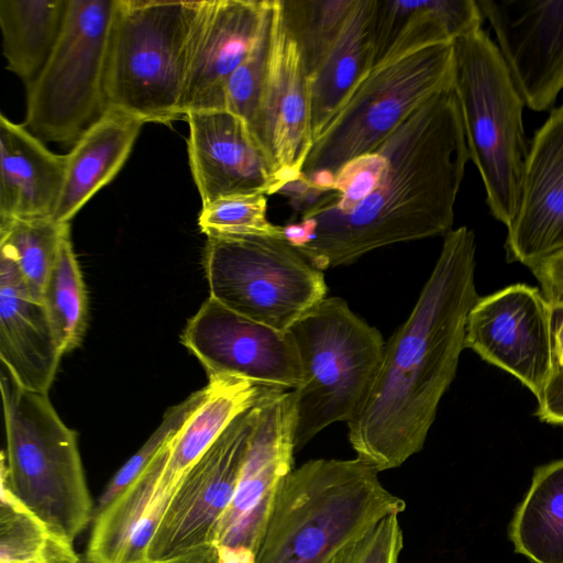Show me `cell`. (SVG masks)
<instances>
[{
    "instance_id": "obj_1",
    "label": "cell",
    "mask_w": 563,
    "mask_h": 563,
    "mask_svg": "<svg viewBox=\"0 0 563 563\" xmlns=\"http://www.w3.org/2000/svg\"><path fill=\"white\" fill-rule=\"evenodd\" d=\"M380 147L388 164L363 200L346 211L308 209L284 227L285 239L322 272L452 230L470 159L453 86L417 109Z\"/></svg>"
},
{
    "instance_id": "obj_2",
    "label": "cell",
    "mask_w": 563,
    "mask_h": 563,
    "mask_svg": "<svg viewBox=\"0 0 563 563\" xmlns=\"http://www.w3.org/2000/svg\"><path fill=\"white\" fill-rule=\"evenodd\" d=\"M475 235L452 229L407 320L385 344L361 409L347 422L356 457L378 473L420 452L465 349L475 287Z\"/></svg>"
},
{
    "instance_id": "obj_3",
    "label": "cell",
    "mask_w": 563,
    "mask_h": 563,
    "mask_svg": "<svg viewBox=\"0 0 563 563\" xmlns=\"http://www.w3.org/2000/svg\"><path fill=\"white\" fill-rule=\"evenodd\" d=\"M405 508L380 483L378 472L358 457L307 461L283 483L256 563H329Z\"/></svg>"
},
{
    "instance_id": "obj_4",
    "label": "cell",
    "mask_w": 563,
    "mask_h": 563,
    "mask_svg": "<svg viewBox=\"0 0 563 563\" xmlns=\"http://www.w3.org/2000/svg\"><path fill=\"white\" fill-rule=\"evenodd\" d=\"M208 0H118L107 69L109 108L145 123L186 119L184 99Z\"/></svg>"
},
{
    "instance_id": "obj_5",
    "label": "cell",
    "mask_w": 563,
    "mask_h": 563,
    "mask_svg": "<svg viewBox=\"0 0 563 563\" xmlns=\"http://www.w3.org/2000/svg\"><path fill=\"white\" fill-rule=\"evenodd\" d=\"M7 449L0 483L58 534L74 541L93 519L77 433L57 415L48 394L19 386L2 367Z\"/></svg>"
},
{
    "instance_id": "obj_6",
    "label": "cell",
    "mask_w": 563,
    "mask_h": 563,
    "mask_svg": "<svg viewBox=\"0 0 563 563\" xmlns=\"http://www.w3.org/2000/svg\"><path fill=\"white\" fill-rule=\"evenodd\" d=\"M452 86L470 159L477 167L492 216L507 228L520 202L529 151L525 101L498 48L483 29L453 42Z\"/></svg>"
},
{
    "instance_id": "obj_7",
    "label": "cell",
    "mask_w": 563,
    "mask_h": 563,
    "mask_svg": "<svg viewBox=\"0 0 563 563\" xmlns=\"http://www.w3.org/2000/svg\"><path fill=\"white\" fill-rule=\"evenodd\" d=\"M453 43L387 56L374 65L318 139L302 176L325 191L349 162L374 152L453 81Z\"/></svg>"
},
{
    "instance_id": "obj_8",
    "label": "cell",
    "mask_w": 563,
    "mask_h": 563,
    "mask_svg": "<svg viewBox=\"0 0 563 563\" xmlns=\"http://www.w3.org/2000/svg\"><path fill=\"white\" fill-rule=\"evenodd\" d=\"M300 358L295 451L327 427L352 420L379 368L386 342L340 297H327L289 329Z\"/></svg>"
},
{
    "instance_id": "obj_9",
    "label": "cell",
    "mask_w": 563,
    "mask_h": 563,
    "mask_svg": "<svg viewBox=\"0 0 563 563\" xmlns=\"http://www.w3.org/2000/svg\"><path fill=\"white\" fill-rule=\"evenodd\" d=\"M118 0H68L59 40L26 85L24 126L44 142L74 146L109 109L107 69Z\"/></svg>"
},
{
    "instance_id": "obj_10",
    "label": "cell",
    "mask_w": 563,
    "mask_h": 563,
    "mask_svg": "<svg viewBox=\"0 0 563 563\" xmlns=\"http://www.w3.org/2000/svg\"><path fill=\"white\" fill-rule=\"evenodd\" d=\"M203 267L210 298L282 332L327 298L323 272L285 238H207Z\"/></svg>"
},
{
    "instance_id": "obj_11",
    "label": "cell",
    "mask_w": 563,
    "mask_h": 563,
    "mask_svg": "<svg viewBox=\"0 0 563 563\" xmlns=\"http://www.w3.org/2000/svg\"><path fill=\"white\" fill-rule=\"evenodd\" d=\"M296 418L294 390L260 404L234 497L214 544L218 563H256L279 490L294 470Z\"/></svg>"
},
{
    "instance_id": "obj_12",
    "label": "cell",
    "mask_w": 563,
    "mask_h": 563,
    "mask_svg": "<svg viewBox=\"0 0 563 563\" xmlns=\"http://www.w3.org/2000/svg\"><path fill=\"white\" fill-rule=\"evenodd\" d=\"M261 402L238 416L186 472L150 543L148 561L214 547L234 497Z\"/></svg>"
},
{
    "instance_id": "obj_13",
    "label": "cell",
    "mask_w": 563,
    "mask_h": 563,
    "mask_svg": "<svg viewBox=\"0 0 563 563\" xmlns=\"http://www.w3.org/2000/svg\"><path fill=\"white\" fill-rule=\"evenodd\" d=\"M180 340L209 379L235 376L284 390L301 385V363L289 331L245 318L210 297L188 320Z\"/></svg>"
},
{
    "instance_id": "obj_14",
    "label": "cell",
    "mask_w": 563,
    "mask_h": 563,
    "mask_svg": "<svg viewBox=\"0 0 563 563\" xmlns=\"http://www.w3.org/2000/svg\"><path fill=\"white\" fill-rule=\"evenodd\" d=\"M465 347L515 376L538 400L552 367V306L526 284L479 297L467 317Z\"/></svg>"
},
{
    "instance_id": "obj_15",
    "label": "cell",
    "mask_w": 563,
    "mask_h": 563,
    "mask_svg": "<svg viewBox=\"0 0 563 563\" xmlns=\"http://www.w3.org/2000/svg\"><path fill=\"white\" fill-rule=\"evenodd\" d=\"M251 131L273 163L280 189L302 176L313 145L309 79L280 0H273L268 63Z\"/></svg>"
},
{
    "instance_id": "obj_16",
    "label": "cell",
    "mask_w": 563,
    "mask_h": 563,
    "mask_svg": "<svg viewBox=\"0 0 563 563\" xmlns=\"http://www.w3.org/2000/svg\"><path fill=\"white\" fill-rule=\"evenodd\" d=\"M525 101L553 107L563 90V0H476Z\"/></svg>"
},
{
    "instance_id": "obj_17",
    "label": "cell",
    "mask_w": 563,
    "mask_h": 563,
    "mask_svg": "<svg viewBox=\"0 0 563 563\" xmlns=\"http://www.w3.org/2000/svg\"><path fill=\"white\" fill-rule=\"evenodd\" d=\"M188 156L202 206L220 198L278 194L273 163L247 123L225 109L191 111Z\"/></svg>"
},
{
    "instance_id": "obj_18",
    "label": "cell",
    "mask_w": 563,
    "mask_h": 563,
    "mask_svg": "<svg viewBox=\"0 0 563 563\" xmlns=\"http://www.w3.org/2000/svg\"><path fill=\"white\" fill-rule=\"evenodd\" d=\"M509 262L527 267L563 249V103L536 131L517 216L507 228Z\"/></svg>"
},
{
    "instance_id": "obj_19",
    "label": "cell",
    "mask_w": 563,
    "mask_h": 563,
    "mask_svg": "<svg viewBox=\"0 0 563 563\" xmlns=\"http://www.w3.org/2000/svg\"><path fill=\"white\" fill-rule=\"evenodd\" d=\"M271 0H208L184 99L191 111L224 109L225 88L262 32Z\"/></svg>"
},
{
    "instance_id": "obj_20",
    "label": "cell",
    "mask_w": 563,
    "mask_h": 563,
    "mask_svg": "<svg viewBox=\"0 0 563 563\" xmlns=\"http://www.w3.org/2000/svg\"><path fill=\"white\" fill-rule=\"evenodd\" d=\"M64 352L44 302L35 298L15 261L0 249V358L22 388L48 394Z\"/></svg>"
},
{
    "instance_id": "obj_21",
    "label": "cell",
    "mask_w": 563,
    "mask_h": 563,
    "mask_svg": "<svg viewBox=\"0 0 563 563\" xmlns=\"http://www.w3.org/2000/svg\"><path fill=\"white\" fill-rule=\"evenodd\" d=\"M169 444L132 484L93 517L86 563L150 562V543L176 489L161 485Z\"/></svg>"
},
{
    "instance_id": "obj_22",
    "label": "cell",
    "mask_w": 563,
    "mask_h": 563,
    "mask_svg": "<svg viewBox=\"0 0 563 563\" xmlns=\"http://www.w3.org/2000/svg\"><path fill=\"white\" fill-rule=\"evenodd\" d=\"M67 155L51 152L23 124L0 115V220L52 219Z\"/></svg>"
},
{
    "instance_id": "obj_23",
    "label": "cell",
    "mask_w": 563,
    "mask_h": 563,
    "mask_svg": "<svg viewBox=\"0 0 563 563\" xmlns=\"http://www.w3.org/2000/svg\"><path fill=\"white\" fill-rule=\"evenodd\" d=\"M144 123L128 112L109 108L81 135L67 154L66 177L54 222L70 223L78 211L117 176Z\"/></svg>"
},
{
    "instance_id": "obj_24",
    "label": "cell",
    "mask_w": 563,
    "mask_h": 563,
    "mask_svg": "<svg viewBox=\"0 0 563 563\" xmlns=\"http://www.w3.org/2000/svg\"><path fill=\"white\" fill-rule=\"evenodd\" d=\"M375 0H355L339 36L308 78L313 142L374 66Z\"/></svg>"
},
{
    "instance_id": "obj_25",
    "label": "cell",
    "mask_w": 563,
    "mask_h": 563,
    "mask_svg": "<svg viewBox=\"0 0 563 563\" xmlns=\"http://www.w3.org/2000/svg\"><path fill=\"white\" fill-rule=\"evenodd\" d=\"M209 393L169 444L161 485L176 488L186 472L241 413L284 389L235 376L209 379Z\"/></svg>"
},
{
    "instance_id": "obj_26",
    "label": "cell",
    "mask_w": 563,
    "mask_h": 563,
    "mask_svg": "<svg viewBox=\"0 0 563 563\" xmlns=\"http://www.w3.org/2000/svg\"><path fill=\"white\" fill-rule=\"evenodd\" d=\"M509 539L532 563H563V459L534 470L509 525Z\"/></svg>"
},
{
    "instance_id": "obj_27",
    "label": "cell",
    "mask_w": 563,
    "mask_h": 563,
    "mask_svg": "<svg viewBox=\"0 0 563 563\" xmlns=\"http://www.w3.org/2000/svg\"><path fill=\"white\" fill-rule=\"evenodd\" d=\"M68 0H0V26L8 68L32 82L62 34Z\"/></svg>"
},
{
    "instance_id": "obj_28",
    "label": "cell",
    "mask_w": 563,
    "mask_h": 563,
    "mask_svg": "<svg viewBox=\"0 0 563 563\" xmlns=\"http://www.w3.org/2000/svg\"><path fill=\"white\" fill-rule=\"evenodd\" d=\"M0 563H79L73 541L52 530L0 483Z\"/></svg>"
},
{
    "instance_id": "obj_29",
    "label": "cell",
    "mask_w": 563,
    "mask_h": 563,
    "mask_svg": "<svg viewBox=\"0 0 563 563\" xmlns=\"http://www.w3.org/2000/svg\"><path fill=\"white\" fill-rule=\"evenodd\" d=\"M43 302L65 353L76 349L87 329L88 303L81 271L75 255L70 225L65 230Z\"/></svg>"
},
{
    "instance_id": "obj_30",
    "label": "cell",
    "mask_w": 563,
    "mask_h": 563,
    "mask_svg": "<svg viewBox=\"0 0 563 563\" xmlns=\"http://www.w3.org/2000/svg\"><path fill=\"white\" fill-rule=\"evenodd\" d=\"M69 225L52 219L0 220V249L13 257L32 295L42 301L62 236Z\"/></svg>"
},
{
    "instance_id": "obj_31",
    "label": "cell",
    "mask_w": 563,
    "mask_h": 563,
    "mask_svg": "<svg viewBox=\"0 0 563 563\" xmlns=\"http://www.w3.org/2000/svg\"><path fill=\"white\" fill-rule=\"evenodd\" d=\"M285 26L296 41L308 78L342 31L355 0H280Z\"/></svg>"
},
{
    "instance_id": "obj_32",
    "label": "cell",
    "mask_w": 563,
    "mask_h": 563,
    "mask_svg": "<svg viewBox=\"0 0 563 563\" xmlns=\"http://www.w3.org/2000/svg\"><path fill=\"white\" fill-rule=\"evenodd\" d=\"M265 194L220 198L201 207L198 225L210 236L266 235L285 238L284 228L268 221Z\"/></svg>"
},
{
    "instance_id": "obj_33",
    "label": "cell",
    "mask_w": 563,
    "mask_h": 563,
    "mask_svg": "<svg viewBox=\"0 0 563 563\" xmlns=\"http://www.w3.org/2000/svg\"><path fill=\"white\" fill-rule=\"evenodd\" d=\"M208 393L209 385L192 393L185 400L166 410L156 430L108 483L95 507L93 517L102 511L148 467L157 455L173 441L188 418L206 399Z\"/></svg>"
},
{
    "instance_id": "obj_34",
    "label": "cell",
    "mask_w": 563,
    "mask_h": 563,
    "mask_svg": "<svg viewBox=\"0 0 563 563\" xmlns=\"http://www.w3.org/2000/svg\"><path fill=\"white\" fill-rule=\"evenodd\" d=\"M273 0L255 45L232 74L225 88L224 109L241 117L252 129L266 75L272 40Z\"/></svg>"
},
{
    "instance_id": "obj_35",
    "label": "cell",
    "mask_w": 563,
    "mask_h": 563,
    "mask_svg": "<svg viewBox=\"0 0 563 563\" xmlns=\"http://www.w3.org/2000/svg\"><path fill=\"white\" fill-rule=\"evenodd\" d=\"M402 545L398 516L393 515L341 549L329 563H398Z\"/></svg>"
},
{
    "instance_id": "obj_36",
    "label": "cell",
    "mask_w": 563,
    "mask_h": 563,
    "mask_svg": "<svg viewBox=\"0 0 563 563\" xmlns=\"http://www.w3.org/2000/svg\"><path fill=\"white\" fill-rule=\"evenodd\" d=\"M538 418L563 426V308L552 306V367L538 399Z\"/></svg>"
},
{
    "instance_id": "obj_37",
    "label": "cell",
    "mask_w": 563,
    "mask_h": 563,
    "mask_svg": "<svg viewBox=\"0 0 563 563\" xmlns=\"http://www.w3.org/2000/svg\"><path fill=\"white\" fill-rule=\"evenodd\" d=\"M530 271L551 306L563 308V249L536 263Z\"/></svg>"
},
{
    "instance_id": "obj_38",
    "label": "cell",
    "mask_w": 563,
    "mask_h": 563,
    "mask_svg": "<svg viewBox=\"0 0 563 563\" xmlns=\"http://www.w3.org/2000/svg\"><path fill=\"white\" fill-rule=\"evenodd\" d=\"M148 563H218V553L216 547H212L188 555L164 561H150Z\"/></svg>"
},
{
    "instance_id": "obj_39",
    "label": "cell",
    "mask_w": 563,
    "mask_h": 563,
    "mask_svg": "<svg viewBox=\"0 0 563 563\" xmlns=\"http://www.w3.org/2000/svg\"><path fill=\"white\" fill-rule=\"evenodd\" d=\"M79 563H86V561H85V562H82V560H81Z\"/></svg>"
}]
</instances>
